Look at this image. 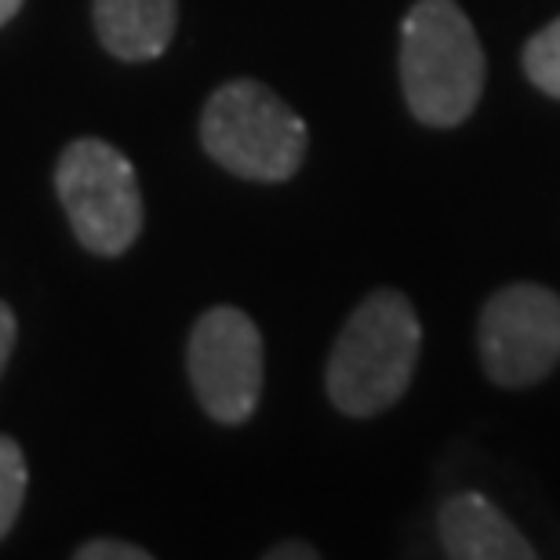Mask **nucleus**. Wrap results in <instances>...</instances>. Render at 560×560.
I'll return each mask as SVG.
<instances>
[{"label":"nucleus","mask_w":560,"mask_h":560,"mask_svg":"<svg viewBox=\"0 0 560 560\" xmlns=\"http://www.w3.org/2000/svg\"><path fill=\"white\" fill-rule=\"evenodd\" d=\"M422 350V324L408 295L372 291L350 317L328 357V397L350 419L394 408L411 386Z\"/></svg>","instance_id":"obj_1"},{"label":"nucleus","mask_w":560,"mask_h":560,"mask_svg":"<svg viewBox=\"0 0 560 560\" xmlns=\"http://www.w3.org/2000/svg\"><path fill=\"white\" fill-rule=\"evenodd\" d=\"M485 48L455 0H416L400 22V88L425 128H455L485 95Z\"/></svg>","instance_id":"obj_2"},{"label":"nucleus","mask_w":560,"mask_h":560,"mask_svg":"<svg viewBox=\"0 0 560 560\" xmlns=\"http://www.w3.org/2000/svg\"><path fill=\"white\" fill-rule=\"evenodd\" d=\"M200 145L219 167L248 183H284L306 161L310 131L295 109L252 77L211 92L200 114Z\"/></svg>","instance_id":"obj_3"},{"label":"nucleus","mask_w":560,"mask_h":560,"mask_svg":"<svg viewBox=\"0 0 560 560\" xmlns=\"http://www.w3.org/2000/svg\"><path fill=\"white\" fill-rule=\"evenodd\" d=\"M55 194L84 252L117 259L139 241L145 205L136 167L114 142L81 136L59 153Z\"/></svg>","instance_id":"obj_4"},{"label":"nucleus","mask_w":560,"mask_h":560,"mask_svg":"<svg viewBox=\"0 0 560 560\" xmlns=\"http://www.w3.org/2000/svg\"><path fill=\"white\" fill-rule=\"evenodd\" d=\"M262 335L237 306L200 313L186 346V372L194 397L208 419L241 425L255 416L262 397Z\"/></svg>","instance_id":"obj_5"},{"label":"nucleus","mask_w":560,"mask_h":560,"mask_svg":"<svg viewBox=\"0 0 560 560\" xmlns=\"http://www.w3.org/2000/svg\"><path fill=\"white\" fill-rule=\"evenodd\" d=\"M480 361L495 386H535L560 364V295L542 284H510L480 313Z\"/></svg>","instance_id":"obj_6"},{"label":"nucleus","mask_w":560,"mask_h":560,"mask_svg":"<svg viewBox=\"0 0 560 560\" xmlns=\"http://www.w3.org/2000/svg\"><path fill=\"white\" fill-rule=\"evenodd\" d=\"M441 542L455 560H535V546L499 506L477 491H458L441 506Z\"/></svg>","instance_id":"obj_7"},{"label":"nucleus","mask_w":560,"mask_h":560,"mask_svg":"<svg viewBox=\"0 0 560 560\" xmlns=\"http://www.w3.org/2000/svg\"><path fill=\"white\" fill-rule=\"evenodd\" d=\"M98 44L120 62H150L172 48L178 0H92Z\"/></svg>","instance_id":"obj_8"},{"label":"nucleus","mask_w":560,"mask_h":560,"mask_svg":"<svg viewBox=\"0 0 560 560\" xmlns=\"http://www.w3.org/2000/svg\"><path fill=\"white\" fill-rule=\"evenodd\" d=\"M26 485H30V469L19 441L15 436H0V542L15 528L22 502H26Z\"/></svg>","instance_id":"obj_9"},{"label":"nucleus","mask_w":560,"mask_h":560,"mask_svg":"<svg viewBox=\"0 0 560 560\" xmlns=\"http://www.w3.org/2000/svg\"><path fill=\"white\" fill-rule=\"evenodd\" d=\"M524 73L528 81L546 92L550 98H560V19L542 26L524 48Z\"/></svg>","instance_id":"obj_10"},{"label":"nucleus","mask_w":560,"mask_h":560,"mask_svg":"<svg viewBox=\"0 0 560 560\" xmlns=\"http://www.w3.org/2000/svg\"><path fill=\"white\" fill-rule=\"evenodd\" d=\"M77 560H150L153 553L145 546L125 542V539H88L73 550Z\"/></svg>","instance_id":"obj_11"},{"label":"nucleus","mask_w":560,"mask_h":560,"mask_svg":"<svg viewBox=\"0 0 560 560\" xmlns=\"http://www.w3.org/2000/svg\"><path fill=\"white\" fill-rule=\"evenodd\" d=\"M15 339H19V320H15V310L0 299V375L11 361V350H15Z\"/></svg>","instance_id":"obj_12"},{"label":"nucleus","mask_w":560,"mask_h":560,"mask_svg":"<svg viewBox=\"0 0 560 560\" xmlns=\"http://www.w3.org/2000/svg\"><path fill=\"white\" fill-rule=\"evenodd\" d=\"M270 560H317L320 550H313L310 542H280L277 550L266 553Z\"/></svg>","instance_id":"obj_13"},{"label":"nucleus","mask_w":560,"mask_h":560,"mask_svg":"<svg viewBox=\"0 0 560 560\" xmlns=\"http://www.w3.org/2000/svg\"><path fill=\"white\" fill-rule=\"evenodd\" d=\"M22 4H26V0H0V26H8V22L22 11Z\"/></svg>","instance_id":"obj_14"}]
</instances>
